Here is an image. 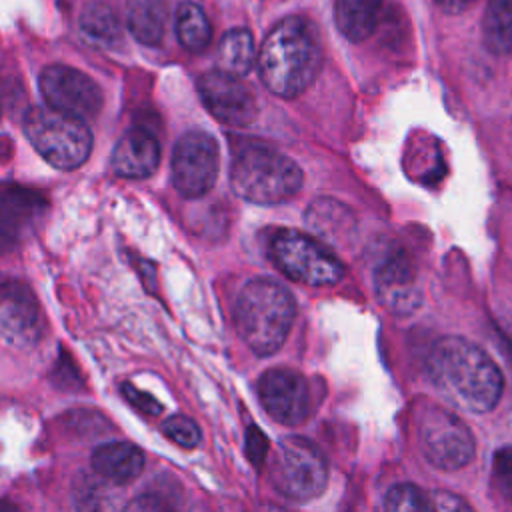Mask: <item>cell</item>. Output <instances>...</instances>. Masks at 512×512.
Masks as SVG:
<instances>
[{
  "label": "cell",
  "mask_w": 512,
  "mask_h": 512,
  "mask_svg": "<svg viewBox=\"0 0 512 512\" xmlns=\"http://www.w3.org/2000/svg\"><path fill=\"white\" fill-rule=\"evenodd\" d=\"M428 378L440 396L464 412L492 410L504 388L494 360L462 336H444L428 352Z\"/></svg>",
  "instance_id": "6da1fadb"
},
{
  "label": "cell",
  "mask_w": 512,
  "mask_h": 512,
  "mask_svg": "<svg viewBox=\"0 0 512 512\" xmlns=\"http://www.w3.org/2000/svg\"><path fill=\"white\" fill-rule=\"evenodd\" d=\"M320 66L322 48L316 30L300 16L282 18L260 46V80L276 96L302 94L316 80Z\"/></svg>",
  "instance_id": "7a4b0ae2"
},
{
  "label": "cell",
  "mask_w": 512,
  "mask_h": 512,
  "mask_svg": "<svg viewBox=\"0 0 512 512\" xmlns=\"http://www.w3.org/2000/svg\"><path fill=\"white\" fill-rule=\"evenodd\" d=\"M294 316L292 294L272 278L250 280L234 304L236 330L258 356H270L284 344Z\"/></svg>",
  "instance_id": "3957f363"
},
{
  "label": "cell",
  "mask_w": 512,
  "mask_h": 512,
  "mask_svg": "<svg viewBox=\"0 0 512 512\" xmlns=\"http://www.w3.org/2000/svg\"><path fill=\"white\" fill-rule=\"evenodd\" d=\"M230 184L236 196L254 204H280L302 188L300 166L262 144H246L230 164Z\"/></svg>",
  "instance_id": "277c9868"
},
{
  "label": "cell",
  "mask_w": 512,
  "mask_h": 512,
  "mask_svg": "<svg viewBox=\"0 0 512 512\" xmlns=\"http://www.w3.org/2000/svg\"><path fill=\"white\" fill-rule=\"evenodd\" d=\"M24 134L34 150L58 170L82 166L92 150V132L86 122L50 106L26 112Z\"/></svg>",
  "instance_id": "5b68a950"
},
{
  "label": "cell",
  "mask_w": 512,
  "mask_h": 512,
  "mask_svg": "<svg viewBox=\"0 0 512 512\" xmlns=\"http://www.w3.org/2000/svg\"><path fill=\"white\" fill-rule=\"evenodd\" d=\"M270 480L284 498L308 502L326 490L328 464L310 440L286 436L272 458Z\"/></svg>",
  "instance_id": "8992f818"
},
{
  "label": "cell",
  "mask_w": 512,
  "mask_h": 512,
  "mask_svg": "<svg viewBox=\"0 0 512 512\" xmlns=\"http://www.w3.org/2000/svg\"><path fill=\"white\" fill-rule=\"evenodd\" d=\"M270 256L284 276L308 286L336 284L344 276L340 258L328 246L296 230L278 232L270 244Z\"/></svg>",
  "instance_id": "52a82bcc"
},
{
  "label": "cell",
  "mask_w": 512,
  "mask_h": 512,
  "mask_svg": "<svg viewBox=\"0 0 512 512\" xmlns=\"http://www.w3.org/2000/svg\"><path fill=\"white\" fill-rule=\"evenodd\" d=\"M416 436L424 458L440 470H458L474 456V436L450 410L426 404L416 418Z\"/></svg>",
  "instance_id": "ba28073f"
},
{
  "label": "cell",
  "mask_w": 512,
  "mask_h": 512,
  "mask_svg": "<svg viewBox=\"0 0 512 512\" xmlns=\"http://www.w3.org/2000/svg\"><path fill=\"white\" fill-rule=\"evenodd\" d=\"M220 152L216 140L202 130L186 132L172 152V184L186 198L206 194L218 178Z\"/></svg>",
  "instance_id": "9c48e42d"
},
{
  "label": "cell",
  "mask_w": 512,
  "mask_h": 512,
  "mask_svg": "<svg viewBox=\"0 0 512 512\" xmlns=\"http://www.w3.org/2000/svg\"><path fill=\"white\" fill-rule=\"evenodd\" d=\"M38 82L42 98L58 112L88 120L102 108L100 86L88 74L72 66L52 64L42 70Z\"/></svg>",
  "instance_id": "30bf717a"
},
{
  "label": "cell",
  "mask_w": 512,
  "mask_h": 512,
  "mask_svg": "<svg viewBox=\"0 0 512 512\" xmlns=\"http://www.w3.org/2000/svg\"><path fill=\"white\" fill-rule=\"evenodd\" d=\"M374 292L380 304L392 314L406 316L420 308L422 292L416 270L402 248H386L374 266Z\"/></svg>",
  "instance_id": "8fae6325"
},
{
  "label": "cell",
  "mask_w": 512,
  "mask_h": 512,
  "mask_svg": "<svg viewBox=\"0 0 512 512\" xmlns=\"http://www.w3.org/2000/svg\"><path fill=\"white\" fill-rule=\"evenodd\" d=\"M258 398L264 410L280 424L304 422L312 408V394L306 378L290 368H270L258 380Z\"/></svg>",
  "instance_id": "7c38bea8"
},
{
  "label": "cell",
  "mask_w": 512,
  "mask_h": 512,
  "mask_svg": "<svg viewBox=\"0 0 512 512\" xmlns=\"http://www.w3.org/2000/svg\"><path fill=\"white\" fill-rule=\"evenodd\" d=\"M198 96L206 110L230 126H248L258 116V102L248 86L222 70H210L198 80Z\"/></svg>",
  "instance_id": "4fadbf2b"
},
{
  "label": "cell",
  "mask_w": 512,
  "mask_h": 512,
  "mask_svg": "<svg viewBox=\"0 0 512 512\" xmlns=\"http://www.w3.org/2000/svg\"><path fill=\"white\" fill-rule=\"evenodd\" d=\"M42 314L32 290L20 280L0 282V336L16 346L30 348L40 340Z\"/></svg>",
  "instance_id": "5bb4252c"
},
{
  "label": "cell",
  "mask_w": 512,
  "mask_h": 512,
  "mask_svg": "<svg viewBox=\"0 0 512 512\" xmlns=\"http://www.w3.org/2000/svg\"><path fill=\"white\" fill-rule=\"evenodd\" d=\"M160 162V144L144 128L128 130L114 146L110 164L122 178H148Z\"/></svg>",
  "instance_id": "9a60e30c"
},
{
  "label": "cell",
  "mask_w": 512,
  "mask_h": 512,
  "mask_svg": "<svg viewBox=\"0 0 512 512\" xmlns=\"http://www.w3.org/2000/svg\"><path fill=\"white\" fill-rule=\"evenodd\" d=\"M44 202L32 192L14 188L0 196V246L10 248L32 226V220L42 212Z\"/></svg>",
  "instance_id": "2e32d148"
},
{
  "label": "cell",
  "mask_w": 512,
  "mask_h": 512,
  "mask_svg": "<svg viewBox=\"0 0 512 512\" xmlns=\"http://www.w3.org/2000/svg\"><path fill=\"white\" fill-rule=\"evenodd\" d=\"M306 224L322 242L344 246L354 236V218L346 206L332 198H318L306 212Z\"/></svg>",
  "instance_id": "e0dca14e"
},
{
  "label": "cell",
  "mask_w": 512,
  "mask_h": 512,
  "mask_svg": "<svg viewBox=\"0 0 512 512\" xmlns=\"http://www.w3.org/2000/svg\"><path fill=\"white\" fill-rule=\"evenodd\" d=\"M92 470L114 484H124L142 474L144 454L130 442L102 444L92 454Z\"/></svg>",
  "instance_id": "ac0fdd59"
},
{
  "label": "cell",
  "mask_w": 512,
  "mask_h": 512,
  "mask_svg": "<svg viewBox=\"0 0 512 512\" xmlns=\"http://www.w3.org/2000/svg\"><path fill=\"white\" fill-rule=\"evenodd\" d=\"M76 512H122V492L118 484L92 472H80L72 484Z\"/></svg>",
  "instance_id": "d6986e66"
},
{
  "label": "cell",
  "mask_w": 512,
  "mask_h": 512,
  "mask_svg": "<svg viewBox=\"0 0 512 512\" xmlns=\"http://www.w3.org/2000/svg\"><path fill=\"white\" fill-rule=\"evenodd\" d=\"M380 10L382 0H336L334 20L350 42H362L374 32Z\"/></svg>",
  "instance_id": "ffe728a7"
},
{
  "label": "cell",
  "mask_w": 512,
  "mask_h": 512,
  "mask_svg": "<svg viewBox=\"0 0 512 512\" xmlns=\"http://www.w3.org/2000/svg\"><path fill=\"white\" fill-rule=\"evenodd\" d=\"M80 34L86 42L92 46H112L116 40H120L122 24L118 20V14L112 10L110 4L94 0L88 2L78 18Z\"/></svg>",
  "instance_id": "44dd1931"
},
{
  "label": "cell",
  "mask_w": 512,
  "mask_h": 512,
  "mask_svg": "<svg viewBox=\"0 0 512 512\" xmlns=\"http://www.w3.org/2000/svg\"><path fill=\"white\" fill-rule=\"evenodd\" d=\"M256 62L254 38L246 28L228 30L218 42V64L220 70L236 78L246 76Z\"/></svg>",
  "instance_id": "7402d4cb"
},
{
  "label": "cell",
  "mask_w": 512,
  "mask_h": 512,
  "mask_svg": "<svg viewBox=\"0 0 512 512\" xmlns=\"http://www.w3.org/2000/svg\"><path fill=\"white\" fill-rule=\"evenodd\" d=\"M164 20L162 0H128L126 24L138 42L148 46L158 44L164 34Z\"/></svg>",
  "instance_id": "603a6c76"
},
{
  "label": "cell",
  "mask_w": 512,
  "mask_h": 512,
  "mask_svg": "<svg viewBox=\"0 0 512 512\" xmlns=\"http://www.w3.org/2000/svg\"><path fill=\"white\" fill-rule=\"evenodd\" d=\"M482 34L490 52L508 54L512 50V0H488Z\"/></svg>",
  "instance_id": "cb8c5ba5"
},
{
  "label": "cell",
  "mask_w": 512,
  "mask_h": 512,
  "mask_svg": "<svg viewBox=\"0 0 512 512\" xmlns=\"http://www.w3.org/2000/svg\"><path fill=\"white\" fill-rule=\"evenodd\" d=\"M176 36L188 52H202L212 40V28L204 10L194 2H182L176 10Z\"/></svg>",
  "instance_id": "d4e9b609"
},
{
  "label": "cell",
  "mask_w": 512,
  "mask_h": 512,
  "mask_svg": "<svg viewBox=\"0 0 512 512\" xmlns=\"http://www.w3.org/2000/svg\"><path fill=\"white\" fill-rule=\"evenodd\" d=\"M386 512H434V504L418 486L398 484L386 496Z\"/></svg>",
  "instance_id": "484cf974"
},
{
  "label": "cell",
  "mask_w": 512,
  "mask_h": 512,
  "mask_svg": "<svg viewBox=\"0 0 512 512\" xmlns=\"http://www.w3.org/2000/svg\"><path fill=\"white\" fill-rule=\"evenodd\" d=\"M492 486L506 502H512V446H502L494 452Z\"/></svg>",
  "instance_id": "4316f807"
},
{
  "label": "cell",
  "mask_w": 512,
  "mask_h": 512,
  "mask_svg": "<svg viewBox=\"0 0 512 512\" xmlns=\"http://www.w3.org/2000/svg\"><path fill=\"white\" fill-rule=\"evenodd\" d=\"M162 430L172 442H176L182 448H196L200 444V428L188 416H170L168 420H164Z\"/></svg>",
  "instance_id": "83f0119b"
},
{
  "label": "cell",
  "mask_w": 512,
  "mask_h": 512,
  "mask_svg": "<svg viewBox=\"0 0 512 512\" xmlns=\"http://www.w3.org/2000/svg\"><path fill=\"white\" fill-rule=\"evenodd\" d=\"M122 396H124L134 408H138V410L144 412V414L156 416V414L162 412V404H160L152 394L138 390V388H136L134 384H130V382L122 384Z\"/></svg>",
  "instance_id": "f1b7e54d"
},
{
  "label": "cell",
  "mask_w": 512,
  "mask_h": 512,
  "mask_svg": "<svg viewBox=\"0 0 512 512\" xmlns=\"http://www.w3.org/2000/svg\"><path fill=\"white\" fill-rule=\"evenodd\" d=\"M122 512H172V504L160 494H142L130 500Z\"/></svg>",
  "instance_id": "f546056e"
},
{
  "label": "cell",
  "mask_w": 512,
  "mask_h": 512,
  "mask_svg": "<svg viewBox=\"0 0 512 512\" xmlns=\"http://www.w3.org/2000/svg\"><path fill=\"white\" fill-rule=\"evenodd\" d=\"M432 504H434V512H474L468 502L452 492H436L432 496Z\"/></svg>",
  "instance_id": "4dcf8cb0"
},
{
  "label": "cell",
  "mask_w": 512,
  "mask_h": 512,
  "mask_svg": "<svg viewBox=\"0 0 512 512\" xmlns=\"http://www.w3.org/2000/svg\"><path fill=\"white\" fill-rule=\"evenodd\" d=\"M266 446H268V442L262 436V432L256 426H252L246 432V456L252 460L254 466L262 464V460L266 456Z\"/></svg>",
  "instance_id": "1f68e13d"
},
{
  "label": "cell",
  "mask_w": 512,
  "mask_h": 512,
  "mask_svg": "<svg viewBox=\"0 0 512 512\" xmlns=\"http://www.w3.org/2000/svg\"><path fill=\"white\" fill-rule=\"evenodd\" d=\"M436 6L448 14H460L464 12L468 6H472L476 0H434Z\"/></svg>",
  "instance_id": "d6a6232c"
},
{
  "label": "cell",
  "mask_w": 512,
  "mask_h": 512,
  "mask_svg": "<svg viewBox=\"0 0 512 512\" xmlns=\"http://www.w3.org/2000/svg\"><path fill=\"white\" fill-rule=\"evenodd\" d=\"M190 512H220V510H216V508L210 506V504H196Z\"/></svg>",
  "instance_id": "836d02e7"
},
{
  "label": "cell",
  "mask_w": 512,
  "mask_h": 512,
  "mask_svg": "<svg viewBox=\"0 0 512 512\" xmlns=\"http://www.w3.org/2000/svg\"><path fill=\"white\" fill-rule=\"evenodd\" d=\"M258 512H284L282 508H276V506H264L262 510H258Z\"/></svg>",
  "instance_id": "e575fe53"
}]
</instances>
